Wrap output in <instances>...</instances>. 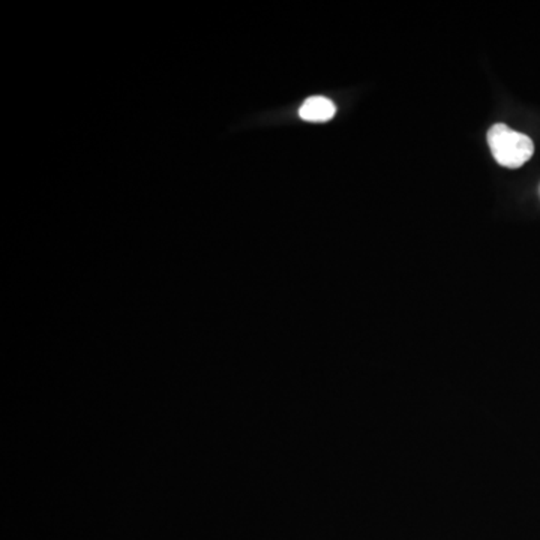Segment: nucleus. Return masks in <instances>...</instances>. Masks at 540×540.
<instances>
[{
    "mask_svg": "<svg viewBox=\"0 0 540 540\" xmlns=\"http://www.w3.org/2000/svg\"><path fill=\"white\" fill-rule=\"evenodd\" d=\"M488 144L498 164L507 169H519L535 153L532 139L505 123H497L488 131Z\"/></svg>",
    "mask_w": 540,
    "mask_h": 540,
    "instance_id": "nucleus-1",
    "label": "nucleus"
},
{
    "mask_svg": "<svg viewBox=\"0 0 540 540\" xmlns=\"http://www.w3.org/2000/svg\"><path fill=\"white\" fill-rule=\"evenodd\" d=\"M335 113H337V107L332 101L324 96H312L303 103L299 110V116L302 117L303 121L323 123L333 119Z\"/></svg>",
    "mask_w": 540,
    "mask_h": 540,
    "instance_id": "nucleus-2",
    "label": "nucleus"
}]
</instances>
